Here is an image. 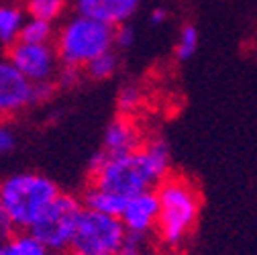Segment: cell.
Here are the masks:
<instances>
[{
	"mask_svg": "<svg viewBox=\"0 0 257 255\" xmlns=\"http://www.w3.org/2000/svg\"><path fill=\"white\" fill-rule=\"evenodd\" d=\"M172 172V151L164 139L145 141L139 149L108 157L100 172L92 178V184L104 188L122 198H131L149 190H155Z\"/></svg>",
	"mask_w": 257,
	"mask_h": 255,
	"instance_id": "cell-1",
	"label": "cell"
},
{
	"mask_svg": "<svg viewBox=\"0 0 257 255\" xmlns=\"http://www.w3.org/2000/svg\"><path fill=\"white\" fill-rule=\"evenodd\" d=\"M159 214L155 233L168 247H180L194 233L202 198L196 184L182 174H168L155 188Z\"/></svg>",
	"mask_w": 257,
	"mask_h": 255,
	"instance_id": "cell-2",
	"label": "cell"
},
{
	"mask_svg": "<svg viewBox=\"0 0 257 255\" xmlns=\"http://www.w3.org/2000/svg\"><path fill=\"white\" fill-rule=\"evenodd\" d=\"M57 194V184L35 172H19L0 182V204L15 231H29Z\"/></svg>",
	"mask_w": 257,
	"mask_h": 255,
	"instance_id": "cell-3",
	"label": "cell"
},
{
	"mask_svg": "<svg viewBox=\"0 0 257 255\" xmlns=\"http://www.w3.org/2000/svg\"><path fill=\"white\" fill-rule=\"evenodd\" d=\"M53 39L61 66L84 70L94 57L114 49V27L76 13L55 31Z\"/></svg>",
	"mask_w": 257,
	"mask_h": 255,
	"instance_id": "cell-4",
	"label": "cell"
},
{
	"mask_svg": "<svg viewBox=\"0 0 257 255\" xmlns=\"http://www.w3.org/2000/svg\"><path fill=\"white\" fill-rule=\"evenodd\" d=\"M82 208L84 206H82L80 198L59 192L55 196V200L45 208V212L33 222V227L29 229V233L47 251L70 249Z\"/></svg>",
	"mask_w": 257,
	"mask_h": 255,
	"instance_id": "cell-5",
	"label": "cell"
},
{
	"mask_svg": "<svg viewBox=\"0 0 257 255\" xmlns=\"http://www.w3.org/2000/svg\"><path fill=\"white\" fill-rule=\"evenodd\" d=\"M124 237H126V231L118 216L82 208L70 249L78 255H86V253L116 255Z\"/></svg>",
	"mask_w": 257,
	"mask_h": 255,
	"instance_id": "cell-6",
	"label": "cell"
},
{
	"mask_svg": "<svg viewBox=\"0 0 257 255\" xmlns=\"http://www.w3.org/2000/svg\"><path fill=\"white\" fill-rule=\"evenodd\" d=\"M9 61L31 84L53 82L61 66L53 43L17 41L9 47Z\"/></svg>",
	"mask_w": 257,
	"mask_h": 255,
	"instance_id": "cell-7",
	"label": "cell"
},
{
	"mask_svg": "<svg viewBox=\"0 0 257 255\" xmlns=\"http://www.w3.org/2000/svg\"><path fill=\"white\" fill-rule=\"evenodd\" d=\"M29 106H33V84L13 66L9 57H0V120L11 118Z\"/></svg>",
	"mask_w": 257,
	"mask_h": 255,
	"instance_id": "cell-8",
	"label": "cell"
},
{
	"mask_svg": "<svg viewBox=\"0 0 257 255\" xmlns=\"http://www.w3.org/2000/svg\"><path fill=\"white\" fill-rule=\"evenodd\" d=\"M157 214H159L157 194H155V190H149V192L126 198L124 208L118 218L126 233L147 237L149 233L155 231Z\"/></svg>",
	"mask_w": 257,
	"mask_h": 255,
	"instance_id": "cell-9",
	"label": "cell"
},
{
	"mask_svg": "<svg viewBox=\"0 0 257 255\" xmlns=\"http://www.w3.org/2000/svg\"><path fill=\"white\" fill-rule=\"evenodd\" d=\"M143 143H145V137H143V131L139 129V124L131 116L118 114L108 122L104 131L102 151L108 157H116V155H124L139 149Z\"/></svg>",
	"mask_w": 257,
	"mask_h": 255,
	"instance_id": "cell-10",
	"label": "cell"
},
{
	"mask_svg": "<svg viewBox=\"0 0 257 255\" xmlns=\"http://www.w3.org/2000/svg\"><path fill=\"white\" fill-rule=\"evenodd\" d=\"M141 5V0H74L78 15L92 17L96 21L118 27L131 19Z\"/></svg>",
	"mask_w": 257,
	"mask_h": 255,
	"instance_id": "cell-11",
	"label": "cell"
},
{
	"mask_svg": "<svg viewBox=\"0 0 257 255\" xmlns=\"http://www.w3.org/2000/svg\"><path fill=\"white\" fill-rule=\"evenodd\" d=\"M84 208H90L94 212H102V214H110V216H120L122 208H124V202L126 198L118 196V194H112L104 188H98V186H88L86 192H84V198L80 200Z\"/></svg>",
	"mask_w": 257,
	"mask_h": 255,
	"instance_id": "cell-12",
	"label": "cell"
},
{
	"mask_svg": "<svg viewBox=\"0 0 257 255\" xmlns=\"http://www.w3.org/2000/svg\"><path fill=\"white\" fill-rule=\"evenodd\" d=\"M49 251L29 231H13L0 241V255H47Z\"/></svg>",
	"mask_w": 257,
	"mask_h": 255,
	"instance_id": "cell-13",
	"label": "cell"
},
{
	"mask_svg": "<svg viewBox=\"0 0 257 255\" xmlns=\"http://www.w3.org/2000/svg\"><path fill=\"white\" fill-rule=\"evenodd\" d=\"M25 23V11L17 5L3 3L0 5V45L11 47L19 41L21 27Z\"/></svg>",
	"mask_w": 257,
	"mask_h": 255,
	"instance_id": "cell-14",
	"label": "cell"
},
{
	"mask_svg": "<svg viewBox=\"0 0 257 255\" xmlns=\"http://www.w3.org/2000/svg\"><path fill=\"white\" fill-rule=\"evenodd\" d=\"M118 66H120V59H118V53L114 49L110 51H104L100 53L98 57H94L88 66L84 68L86 76L90 80H96V82H102V80H110L116 72H118Z\"/></svg>",
	"mask_w": 257,
	"mask_h": 255,
	"instance_id": "cell-15",
	"label": "cell"
},
{
	"mask_svg": "<svg viewBox=\"0 0 257 255\" xmlns=\"http://www.w3.org/2000/svg\"><path fill=\"white\" fill-rule=\"evenodd\" d=\"M53 37H55L53 23L29 17V19H25V23L21 27L19 41H25V43H51Z\"/></svg>",
	"mask_w": 257,
	"mask_h": 255,
	"instance_id": "cell-16",
	"label": "cell"
},
{
	"mask_svg": "<svg viewBox=\"0 0 257 255\" xmlns=\"http://www.w3.org/2000/svg\"><path fill=\"white\" fill-rule=\"evenodd\" d=\"M68 9V0H25V11L33 19L55 23Z\"/></svg>",
	"mask_w": 257,
	"mask_h": 255,
	"instance_id": "cell-17",
	"label": "cell"
},
{
	"mask_svg": "<svg viewBox=\"0 0 257 255\" xmlns=\"http://www.w3.org/2000/svg\"><path fill=\"white\" fill-rule=\"evenodd\" d=\"M198 43H200V35H198V29L192 25V23H186L182 29H180V35H178V41L174 45V55L178 61H188L194 57L196 49H198Z\"/></svg>",
	"mask_w": 257,
	"mask_h": 255,
	"instance_id": "cell-18",
	"label": "cell"
},
{
	"mask_svg": "<svg viewBox=\"0 0 257 255\" xmlns=\"http://www.w3.org/2000/svg\"><path fill=\"white\" fill-rule=\"evenodd\" d=\"M143 102V92L137 84H124L118 90V96H116V108L118 114L122 116H133V112L141 106Z\"/></svg>",
	"mask_w": 257,
	"mask_h": 255,
	"instance_id": "cell-19",
	"label": "cell"
},
{
	"mask_svg": "<svg viewBox=\"0 0 257 255\" xmlns=\"http://www.w3.org/2000/svg\"><path fill=\"white\" fill-rule=\"evenodd\" d=\"M145 241H147V237L126 233V237H124V241L120 243L116 255H143V251H145Z\"/></svg>",
	"mask_w": 257,
	"mask_h": 255,
	"instance_id": "cell-20",
	"label": "cell"
},
{
	"mask_svg": "<svg viewBox=\"0 0 257 255\" xmlns=\"http://www.w3.org/2000/svg\"><path fill=\"white\" fill-rule=\"evenodd\" d=\"M133 43H135V29H133L131 25L122 23V25L114 27V47H118V49H128Z\"/></svg>",
	"mask_w": 257,
	"mask_h": 255,
	"instance_id": "cell-21",
	"label": "cell"
},
{
	"mask_svg": "<svg viewBox=\"0 0 257 255\" xmlns=\"http://www.w3.org/2000/svg\"><path fill=\"white\" fill-rule=\"evenodd\" d=\"M17 147V135L7 122L0 120V157L11 153Z\"/></svg>",
	"mask_w": 257,
	"mask_h": 255,
	"instance_id": "cell-22",
	"label": "cell"
},
{
	"mask_svg": "<svg viewBox=\"0 0 257 255\" xmlns=\"http://www.w3.org/2000/svg\"><path fill=\"white\" fill-rule=\"evenodd\" d=\"M55 92V82H41V84H33V106L35 104H43L45 100H49Z\"/></svg>",
	"mask_w": 257,
	"mask_h": 255,
	"instance_id": "cell-23",
	"label": "cell"
},
{
	"mask_svg": "<svg viewBox=\"0 0 257 255\" xmlns=\"http://www.w3.org/2000/svg\"><path fill=\"white\" fill-rule=\"evenodd\" d=\"M55 80L59 82V86H61V88H72V86H76V84L80 82V70L61 66V70L57 72Z\"/></svg>",
	"mask_w": 257,
	"mask_h": 255,
	"instance_id": "cell-24",
	"label": "cell"
},
{
	"mask_svg": "<svg viewBox=\"0 0 257 255\" xmlns=\"http://www.w3.org/2000/svg\"><path fill=\"white\" fill-rule=\"evenodd\" d=\"M13 231H15V229H13V225H11V220H9V216H7L5 208H3V204H0V241L7 239Z\"/></svg>",
	"mask_w": 257,
	"mask_h": 255,
	"instance_id": "cell-25",
	"label": "cell"
},
{
	"mask_svg": "<svg viewBox=\"0 0 257 255\" xmlns=\"http://www.w3.org/2000/svg\"><path fill=\"white\" fill-rule=\"evenodd\" d=\"M168 21V11L166 9H153L151 15H149V23L153 27H159V25H164Z\"/></svg>",
	"mask_w": 257,
	"mask_h": 255,
	"instance_id": "cell-26",
	"label": "cell"
},
{
	"mask_svg": "<svg viewBox=\"0 0 257 255\" xmlns=\"http://www.w3.org/2000/svg\"><path fill=\"white\" fill-rule=\"evenodd\" d=\"M47 255H78V253H74L72 249H63V251H49Z\"/></svg>",
	"mask_w": 257,
	"mask_h": 255,
	"instance_id": "cell-27",
	"label": "cell"
},
{
	"mask_svg": "<svg viewBox=\"0 0 257 255\" xmlns=\"http://www.w3.org/2000/svg\"><path fill=\"white\" fill-rule=\"evenodd\" d=\"M86 255H112V253H86Z\"/></svg>",
	"mask_w": 257,
	"mask_h": 255,
	"instance_id": "cell-28",
	"label": "cell"
}]
</instances>
